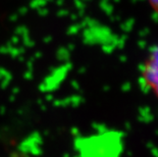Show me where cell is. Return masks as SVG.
Listing matches in <instances>:
<instances>
[{
    "instance_id": "2",
    "label": "cell",
    "mask_w": 158,
    "mask_h": 157,
    "mask_svg": "<svg viewBox=\"0 0 158 157\" xmlns=\"http://www.w3.org/2000/svg\"><path fill=\"white\" fill-rule=\"evenodd\" d=\"M151 8L153 9L154 12H156L158 14V0H148Z\"/></svg>"
},
{
    "instance_id": "1",
    "label": "cell",
    "mask_w": 158,
    "mask_h": 157,
    "mask_svg": "<svg viewBox=\"0 0 158 157\" xmlns=\"http://www.w3.org/2000/svg\"><path fill=\"white\" fill-rule=\"evenodd\" d=\"M141 80L144 87L158 99V45L148 53L141 68Z\"/></svg>"
}]
</instances>
